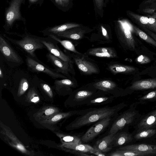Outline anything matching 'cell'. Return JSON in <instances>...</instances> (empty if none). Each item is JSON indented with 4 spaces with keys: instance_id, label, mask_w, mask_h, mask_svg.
Segmentation results:
<instances>
[{
    "instance_id": "obj_41",
    "label": "cell",
    "mask_w": 156,
    "mask_h": 156,
    "mask_svg": "<svg viewBox=\"0 0 156 156\" xmlns=\"http://www.w3.org/2000/svg\"><path fill=\"white\" fill-rule=\"evenodd\" d=\"M101 29L103 35L106 37V38H108V33L106 30L105 28L102 26H101Z\"/></svg>"
},
{
    "instance_id": "obj_2",
    "label": "cell",
    "mask_w": 156,
    "mask_h": 156,
    "mask_svg": "<svg viewBox=\"0 0 156 156\" xmlns=\"http://www.w3.org/2000/svg\"><path fill=\"white\" fill-rule=\"evenodd\" d=\"M13 34L20 37L21 39H15L9 37L5 34L2 35L26 55L37 57L35 53L36 51L45 48V47L40 40V37L31 34L26 32L22 34L15 33Z\"/></svg>"
},
{
    "instance_id": "obj_34",
    "label": "cell",
    "mask_w": 156,
    "mask_h": 156,
    "mask_svg": "<svg viewBox=\"0 0 156 156\" xmlns=\"http://www.w3.org/2000/svg\"><path fill=\"white\" fill-rule=\"evenodd\" d=\"M89 153L94 155L98 156H106L108 155L105 153L101 152L94 148L93 150L90 151Z\"/></svg>"
},
{
    "instance_id": "obj_45",
    "label": "cell",
    "mask_w": 156,
    "mask_h": 156,
    "mask_svg": "<svg viewBox=\"0 0 156 156\" xmlns=\"http://www.w3.org/2000/svg\"><path fill=\"white\" fill-rule=\"evenodd\" d=\"M17 147L18 148L23 151H24L25 150V148H24L23 146L19 144L17 145Z\"/></svg>"
},
{
    "instance_id": "obj_43",
    "label": "cell",
    "mask_w": 156,
    "mask_h": 156,
    "mask_svg": "<svg viewBox=\"0 0 156 156\" xmlns=\"http://www.w3.org/2000/svg\"><path fill=\"white\" fill-rule=\"evenodd\" d=\"M63 2L64 7H66L69 4L70 0H62Z\"/></svg>"
},
{
    "instance_id": "obj_9",
    "label": "cell",
    "mask_w": 156,
    "mask_h": 156,
    "mask_svg": "<svg viewBox=\"0 0 156 156\" xmlns=\"http://www.w3.org/2000/svg\"><path fill=\"white\" fill-rule=\"evenodd\" d=\"M65 53L72 59L79 70L83 74L86 75L98 74L99 69L98 66L87 57L86 55L70 53L65 51Z\"/></svg>"
},
{
    "instance_id": "obj_39",
    "label": "cell",
    "mask_w": 156,
    "mask_h": 156,
    "mask_svg": "<svg viewBox=\"0 0 156 156\" xmlns=\"http://www.w3.org/2000/svg\"><path fill=\"white\" fill-rule=\"evenodd\" d=\"M0 78L1 80L3 79L4 77V69L2 66V65L0 63Z\"/></svg>"
},
{
    "instance_id": "obj_42",
    "label": "cell",
    "mask_w": 156,
    "mask_h": 156,
    "mask_svg": "<svg viewBox=\"0 0 156 156\" xmlns=\"http://www.w3.org/2000/svg\"><path fill=\"white\" fill-rule=\"evenodd\" d=\"M40 0H28L29 5L28 7H30L32 5L37 4H38Z\"/></svg>"
},
{
    "instance_id": "obj_5",
    "label": "cell",
    "mask_w": 156,
    "mask_h": 156,
    "mask_svg": "<svg viewBox=\"0 0 156 156\" xmlns=\"http://www.w3.org/2000/svg\"><path fill=\"white\" fill-rule=\"evenodd\" d=\"M92 87H87L78 89L73 92L70 99V105L72 107H77L86 104L90 99L98 96L107 95L106 93Z\"/></svg>"
},
{
    "instance_id": "obj_10",
    "label": "cell",
    "mask_w": 156,
    "mask_h": 156,
    "mask_svg": "<svg viewBox=\"0 0 156 156\" xmlns=\"http://www.w3.org/2000/svg\"><path fill=\"white\" fill-rule=\"evenodd\" d=\"M46 57L48 61L51 64L57 72L70 78L73 77L70 74L75 75L73 62L64 61L49 52L46 54Z\"/></svg>"
},
{
    "instance_id": "obj_15",
    "label": "cell",
    "mask_w": 156,
    "mask_h": 156,
    "mask_svg": "<svg viewBox=\"0 0 156 156\" xmlns=\"http://www.w3.org/2000/svg\"><path fill=\"white\" fill-rule=\"evenodd\" d=\"M132 133L133 139V143L137 141H156V128L147 129Z\"/></svg>"
},
{
    "instance_id": "obj_19",
    "label": "cell",
    "mask_w": 156,
    "mask_h": 156,
    "mask_svg": "<svg viewBox=\"0 0 156 156\" xmlns=\"http://www.w3.org/2000/svg\"><path fill=\"white\" fill-rule=\"evenodd\" d=\"M132 133L128 132L122 131L117 132L110 144V147H121L130 143H133Z\"/></svg>"
},
{
    "instance_id": "obj_16",
    "label": "cell",
    "mask_w": 156,
    "mask_h": 156,
    "mask_svg": "<svg viewBox=\"0 0 156 156\" xmlns=\"http://www.w3.org/2000/svg\"><path fill=\"white\" fill-rule=\"evenodd\" d=\"M86 55L99 57L115 58L117 57V54L115 49L111 47H98L88 50Z\"/></svg>"
},
{
    "instance_id": "obj_26",
    "label": "cell",
    "mask_w": 156,
    "mask_h": 156,
    "mask_svg": "<svg viewBox=\"0 0 156 156\" xmlns=\"http://www.w3.org/2000/svg\"><path fill=\"white\" fill-rule=\"evenodd\" d=\"M115 98L113 95H101L90 99L86 104L87 105H98L107 104L111 103Z\"/></svg>"
},
{
    "instance_id": "obj_28",
    "label": "cell",
    "mask_w": 156,
    "mask_h": 156,
    "mask_svg": "<svg viewBox=\"0 0 156 156\" xmlns=\"http://www.w3.org/2000/svg\"><path fill=\"white\" fill-rule=\"evenodd\" d=\"M65 146L69 149L83 153H89L90 151L94 149L93 147L89 145L83 144L82 143H68Z\"/></svg>"
},
{
    "instance_id": "obj_24",
    "label": "cell",
    "mask_w": 156,
    "mask_h": 156,
    "mask_svg": "<svg viewBox=\"0 0 156 156\" xmlns=\"http://www.w3.org/2000/svg\"><path fill=\"white\" fill-rule=\"evenodd\" d=\"M126 13L132 20L141 28H146L150 30L148 17L140 15L130 11H127Z\"/></svg>"
},
{
    "instance_id": "obj_21",
    "label": "cell",
    "mask_w": 156,
    "mask_h": 156,
    "mask_svg": "<svg viewBox=\"0 0 156 156\" xmlns=\"http://www.w3.org/2000/svg\"><path fill=\"white\" fill-rule=\"evenodd\" d=\"M93 86L95 89L107 94L111 93L115 98L117 97L114 91L116 90L117 85L113 81L109 80H101L94 83Z\"/></svg>"
},
{
    "instance_id": "obj_31",
    "label": "cell",
    "mask_w": 156,
    "mask_h": 156,
    "mask_svg": "<svg viewBox=\"0 0 156 156\" xmlns=\"http://www.w3.org/2000/svg\"><path fill=\"white\" fill-rule=\"evenodd\" d=\"M138 100L140 102L156 101V89L140 97Z\"/></svg>"
},
{
    "instance_id": "obj_20",
    "label": "cell",
    "mask_w": 156,
    "mask_h": 156,
    "mask_svg": "<svg viewBox=\"0 0 156 156\" xmlns=\"http://www.w3.org/2000/svg\"><path fill=\"white\" fill-rule=\"evenodd\" d=\"M156 89V78L136 81L129 87V89L133 91L142 90Z\"/></svg>"
},
{
    "instance_id": "obj_7",
    "label": "cell",
    "mask_w": 156,
    "mask_h": 156,
    "mask_svg": "<svg viewBox=\"0 0 156 156\" xmlns=\"http://www.w3.org/2000/svg\"><path fill=\"white\" fill-rule=\"evenodd\" d=\"M0 51L7 64L11 68L24 63L22 58L3 35H0Z\"/></svg>"
},
{
    "instance_id": "obj_46",
    "label": "cell",
    "mask_w": 156,
    "mask_h": 156,
    "mask_svg": "<svg viewBox=\"0 0 156 156\" xmlns=\"http://www.w3.org/2000/svg\"><path fill=\"white\" fill-rule=\"evenodd\" d=\"M44 1L45 0H40L38 3V4H39L40 6H41L42 5Z\"/></svg>"
},
{
    "instance_id": "obj_38",
    "label": "cell",
    "mask_w": 156,
    "mask_h": 156,
    "mask_svg": "<svg viewBox=\"0 0 156 156\" xmlns=\"http://www.w3.org/2000/svg\"><path fill=\"white\" fill-rule=\"evenodd\" d=\"M64 116V115H58L53 117L51 119V120L53 122L56 121L61 119Z\"/></svg>"
},
{
    "instance_id": "obj_17",
    "label": "cell",
    "mask_w": 156,
    "mask_h": 156,
    "mask_svg": "<svg viewBox=\"0 0 156 156\" xmlns=\"http://www.w3.org/2000/svg\"><path fill=\"white\" fill-rule=\"evenodd\" d=\"M86 30L80 26L74 28L54 34L61 38L73 40H79L83 38Z\"/></svg>"
},
{
    "instance_id": "obj_36",
    "label": "cell",
    "mask_w": 156,
    "mask_h": 156,
    "mask_svg": "<svg viewBox=\"0 0 156 156\" xmlns=\"http://www.w3.org/2000/svg\"><path fill=\"white\" fill-rule=\"evenodd\" d=\"M54 4L60 9L64 7L62 0H51Z\"/></svg>"
},
{
    "instance_id": "obj_8",
    "label": "cell",
    "mask_w": 156,
    "mask_h": 156,
    "mask_svg": "<svg viewBox=\"0 0 156 156\" xmlns=\"http://www.w3.org/2000/svg\"><path fill=\"white\" fill-rule=\"evenodd\" d=\"M25 0H11L9 6L6 8L5 13V24L3 28L7 31L12 28L13 23L16 21L25 22L20 12L22 4H24Z\"/></svg>"
},
{
    "instance_id": "obj_47",
    "label": "cell",
    "mask_w": 156,
    "mask_h": 156,
    "mask_svg": "<svg viewBox=\"0 0 156 156\" xmlns=\"http://www.w3.org/2000/svg\"></svg>"
},
{
    "instance_id": "obj_1",
    "label": "cell",
    "mask_w": 156,
    "mask_h": 156,
    "mask_svg": "<svg viewBox=\"0 0 156 156\" xmlns=\"http://www.w3.org/2000/svg\"><path fill=\"white\" fill-rule=\"evenodd\" d=\"M127 105L124 102L112 106L83 109L81 113L70 124L69 129L73 130L88 126L108 117H115Z\"/></svg>"
},
{
    "instance_id": "obj_4",
    "label": "cell",
    "mask_w": 156,
    "mask_h": 156,
    "mask_svg": "<svg viewBox=\"0 0 156 156\" xmlns=\"http://www.w3.org/2000/svg\"><path fill=\"white\" fill-rule=\"evenodd\" d=\"M116 25V33L118 40L123 47L134 50L136 43L132 34L131 24L126 20H118Z\"/></svg>"
},
{
    "instance_id": "obj_12",
    "label": "cell",
    "mask_w": 156,
    "mask_h": 156,
    "mask_svg": "<svg viewBox=\"0 0 156 156\" xmlns=\"http://www.w3.org/2000/svg\"><path fill=\"white\" fill-rule=\"evenodd\" d=\"M114 117H108L105 118L93 125L81 138L82 142L87 143L94 139L109 125Z\"/></svg>"
},
{
    "instance_id": "obj_35",
    "label": "cell",
    "mask_w": 156,
    "mask_h": 156,
    "mask_svg": "<svg viewBox=\"0 0 156 156\" xmlns=\"http://www.w3.org/2000/svg\"><path fill=\"white\" fill-rule=\"evenodd\" d=\"M105 0H94L95 4L98 9L102 10Z\"/></svg>"
},
{
    "instance_id": "obj_3",
    "label": "cell",
    "mask_w": 156,
    "mask_h": 156,
    "mask_svg": "<svg viewBox=\"0 0 156 156\" xmlns=\"http://www.w3.org/2000/svg\"><path fill=\"white\" fill-rule=\"evenodd\" d=\"M141 115L134 106L123 112L116 118L113 122L108 134L115 133L122 130L126 127L133 126L136 123Z\"/></svg>"
},
{
    "instance_id": "obj_37",
    "label": "cell",
    "mask_w": 156,
    "mask_h": 156,
    "mask_svg": "<svg viewBox=\"0 0 156 156\" xmlns=\"http://www.w3.org/2000/svg\"><path fill=\"white\" fill-rule=\"evenodd\" d=\"M142 29L144 30L147 34L156 41V34L155 33L146 28H143Z\"/></svg>"
},
{
    "instance_id": "obj_25",
    "label": "cell",
    "mask_w": 156,
    "mask_h": 156,
    "mask_svg": "<svg viewBox=\"0 0 156 156\" xmlns=\"http://www.w3.org/2000/svg\"><path fill=\"white\" fill-rule=\"evenodd\" d=\"M108 67L109 70L114 74L119 73H129L136 70L135 68L132 66L116 63L110 65Z\"/></svg>"
},
{
    "instance_id": "obj_30",
    "label": "cell",
    "mask_w": 156,
    "mask_h": 156,
    "mask_svg": "<svg viewBox=\"0 0 156 156\" xmlns=\"http://www.w3.org/2000/svg\"><path fill=\"white\" fill-rule=\"evenodd\" d=\"M109 155L110 156H145L144 154L140 152L118 149L111 153Z\"/></svg>"
},
{
    "instance_id": "obj_22",
    "label": "cell",
    "mask_w": 156,
    "mask_h": 156,
    "mask_svg": "<svg viewBox=\"0 0 156 156\" xmlns=\"http://www.w3.org/2000/svg\"><path fill=\"white\" fill-rule=\"evenodd\" d=\"M80 26H81L80 24L67 23L54 27H48L40 32L43 34L44 36H47L50 34H55L69 29Z\"/></svg>"
},
{
    "instance_id": "obj_29",
    "label": "cell",
    "mask_w": 156,
    "mask_h": 156,
    "mask_svg": "<svg viewBox=\"0 0 156 156\" xmlns=\"http://www.w3.org/2000/svg\"><path fill=\"white\" fill-rule=\"evenodd\" d=\"M48 36L51 37L57 41L58 43H60L67 50L70 51L76 54H82L78 52L76 49L74 45L71 41L69 40H62L61 38L54 34H50Z\"/></svg>"
},
{
    "instance_id": "obj_40",
    "label": "cell",
    "mask_w": 156,
    "mask_h": 156,
    "mask_svg": "<svg viewBox=\"0 0 156 156\" xmlns=\"http://www.w3.org/2000/svg\"><path fill=\"white\" fill-rule=\"evenodd\" d=\"M54 111V109H53L51 108H48L45 111V113L47 115H49L53 113Z\"/></svg>"
},
{
    "instance_id": "obj_33",
    "label": "cell",
    "mask_w": 156,
    "mask_h": 156,
    "mask_svg": "<svg viewBox=\"0 0 156 156\" xmlns=\"http://www.w3.org/2000/svg\"><path fill=\"white\" fill-rule=\"evenodd\" d=\"M136 60L138 62L142 64H146L150 62V60L148 57L142 55L137 58Z\"/></svg>"
},
{
    "instance_id": "obj_13",
    "label": "cell",
    "mask_w": 156,
    "mask_h": 156,
    "mask_svg": "<svg viewBox=\"0 0 156 156\" xmlns=\"http://www.w3.org/2000/svg\"><path fill=\"white\" fill-rule=\"evenodd\" d=\"M40 37L41 42L49 52L64 61L74 63L72 58L59 48L57 45L58 43L57 41L49 36L46 37Z\"/></svg>"
},
{
    "instance_id": "obj_18",
    "label": "cell",
    "mask_w": 156,
    "mask_h": 156,
    "mask_svg": "<svg viewBox=\"0 0 156 156\" xmlns=\"http://www.w3.org/2000/svg\"><path fill=\"white\" fill-rule=\"evenodd\" d=\"M54 83V87L57 90L65 91L68 93H71L72 88H75L78 86L77 81L73 77L60 80L55 79Z\"/></svg>"
},
{
    "instance_id": "obj_6",
    "label": "cell",
    "mask_w": 156,
    "mask_h": 156,
    "mask_svg": "<svg viewBox=\"0 0 156 156\" xmlns=\"http://www.w3.org/2000/svg\"><path fill=\"white\" fill-rule=\"evenodd\" d=\"M26 62L28 71L33 73H42L48 75L53 79L58 78H68L64 75L58 73L55 69L50 68L38 59L37 57H34L26 55Z\"/></svg>"
},
{
    "instance_id": "obj_32",
    "label": "cell",
    "mask_w": 156,
    "mask_h": 156,
    "mask_svg": "<svg viewBox=\"0 0 156 156\" xmlns=\"http://www.w3.org/2000/svg\"><path fill=\"white\" fill-rule=\"evenodd\" d=\"M148 17V22L150 27V30L156 33V13Z\"/></svg>"
},
{
    "instance_id": "obj_11",
    "label": "cell",
    "mask_w": 156,
    "mask_h": 156,
    "mask_svg": "<svg viewBox=\"0 0 156 156\" xmlns=\"http://www.w3.org/2000/svg\"><path fill=\"white\" fill-rule=\"evenodd\" d=\"M117 149L136 151L145 156H156V141L135 142L120 147Z\"/></svg>"
},
{
    "instance_id": "obj_44",
    "label": "cell",
    "mask_w": 156,
    "mask_h": 156,
    "mask_svg": "<svg viewBox=\"0 0 156 156\" xmlns=\"http://www.w3.org/2000/svg\"><path fill=\"white\" fill-rule=\"evenodd\" d=\"M39 100V98L38 97H34L31 100V101L34 102H35Z\"/></svg>"
},
{
    "instance_id": "obj_23",
    "label": "cell",
    "mask_w": 156,
    "mask_h": 156,
    "mask_svg": "<svg viewBox=\"0 0 156 156\" xmlns=\"http://www.w3.org/2000/svg\"><path fill=\"white\" fill-rule=\"evenodd\" d=\"M117 133L108 134V135L98 140L93 147L104 153L110 151L112 149L110 147V144Z\"/></svg>"
},
{
    "instance_id": "obj_27",
    "label": "cell",
    "mask_w": 156,
    "mask_h": 156,
    "mask_svg": "<svg viewBox=\"0 0 156 156\" xmlns=\"http://www.w3.org/2000/svg\"><path fill=\"white\" fill-rule=\"evenodd\" d=\"M131 28L133 32L141 38L156 47V41L148 34L133 25L131 24Z\"/></svg>"
},
{
    "instance_id": "obj_14",
    "label": "cell",
    "mask_w": 156,
    "mask_h": 156,
    "mask_svg": "<svg viewBox=\"0 0 156 156\" xmlns=\"http://www.w3.org/2000/svg\"><path fill=\"white\" fill-rule=\"evenodd\" d=\"M133 127L135 130L132 133L156 128V108L145 115H141Z\"/></svg>"
}]
</instances>
